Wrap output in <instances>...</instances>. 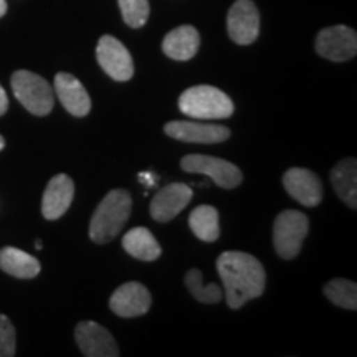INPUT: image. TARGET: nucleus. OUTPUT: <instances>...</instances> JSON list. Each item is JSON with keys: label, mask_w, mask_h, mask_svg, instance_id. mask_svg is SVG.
Segmentation results:
<instances>
[{"label": "nucleus", "mask_w": 357, "mask_h": 357, "mask_svg": "<svg viewBox=\"0 0 357 357\" xmlns=\"http://www.w3.org/2000/svg\"><path fill=\"white\" fill-rule=\"evenodd\" d=\"M225 300L231 310L261 296L265 291L266 273L258 258L243 252H225L217 258Z\"/></svg>", "instance_id": "nucleus-1"}, {"label": "nucleus", "mask_w": 357, "mask_h": 357, "mask_svg": "<svg viewBox=\"0 0 357 357\" xmlns=\"http://www.w3.org/2000/svg\"><path fill=\"white\" fill-rule=\"evenodd\" d=\"M131 207L132 200L129 192L123 189L108 192L89 222V238L98 245L109 243L126 225Z\"/></svg>", "instance_id": "nucleus-2"}, {"label": "nucleus", "mask_w": 357, "mask_h": 357, "mask_svg": "<svg viewBox=\"0 0 357 357\" xmlns=\"http://www.w3.org/2000/svg\"><path fill=\"white\" fill-rule=\"evenodd\" d=\"M178 108L194 119H227L234 114L235 106L222 89L199 84L178 96Z\"/></svg>", "instance_id": "nucleus-3"}, {"label": "nucleus", "mask_w": 357, "mask_h": 357, "mask_svg": "<svg viewBox=\"0 0 357 357\" xmlns=\"http://www.w3.org/2000/svg\"><path fill=\"white\" fill-rule=\"evenodd\" d=\"M12 91L20 105L35 116H47L55 105L53 88L32 71H15L12 75Z\"/></svg>", "instance_id": "nucleus-4"}, {"label": "nucleus", "mask_w": 357, "mask_h": 357, "mask_svg": "<svg viewBox=\"0 0 357 357\" xmlns=\"http://www.w3.org/2000/svg\"><path fill=\"white\" fill-rule=\"evenodd\" d=\"M307 231H310V220L305 213L298 211L281 212L273 225V245L276 253L284 260L298 257Z\"/></svg>", "instance_id": "nucleus-5"}, {"label": "nucleus", "mask_w": 357, "mask_h": 357, "mask_svg": "<svg viewBox=\"0 0 357 357\" xmlns=\"http://www.w3.org/2000/svg\"><path fill=\"white\" fill-rule=\"evenodd\" d=\"M182 171L190 174H204L211 177L213 182L222 189H235L236 185L242 184L243 176L242 171L229 162V160L220 158H212V155L190 154L182 158L181 160Z\"/></svg>", "instance_id": "nucleus-6"}, {"label": "nucleus", "mask_w": 357, "mask_h": 357, "mask_svg": "<svg viewBox=\"0 0 357 357\" xmlns=\"http://www.w3.org/2000/svg\"><path fill=\"white\" fill-rule=\"evenodd\" d=\"M96 58L105 73L116 82H128L132 78L134 63L131 53L118 38L111 35L101 37L96 47Z\"/></svg>", "instance_id": "nucleus-7"}, {"label": "nucleus", "mask_w": 357, "mask_h": 357, "mask_svg": "<svg viewBox=\"0 0 357 357\" xmlns=\"http://www.w3.org/2000/svg\"><path fill=\"white\" fill-rule=\"evenodd\" d=\"M316 52L331 61L351 60L357 53V35L346 25L328 26L318 33Z\"/></svg>", "instance_id": "nucleus-8"}, {"label": "nucleus", "mask_w": 357, "mask_h": 357, "mask_svg": "<svg viewBox=\"0 0 357 357\" xmlns=\"http://www.w3.org/2000/svg\"><path fill=\"white\" fill-rule=\"evenodd\" d=\"M229 37L238 45H250L260 33V13L252 0H236L227 17Z\"/></svg>", "instance_id": "nucleus-9"}, {"label": "nucleus", "mask_w": 357, "mask_h": 357, "mask_svg": "<svg viewBox=\"0 0 357 357\" xmlns=\"http://www.w3.org/2000/svg\"><path fill=\"white\" fill-rule=\"evenodd\" d=\"M153 305L149 289L137 281H129L119 287L109 298V307L121 318H137L146 314Z\"/></svg>", "instance_id": "nucleus-10"}, {"label": "nucleus", "mask_w": 357, "mask_h": 357, "mask_svg": "<svg viewBox=\"0 0 357 357\" xmlns=\"http://www.w3.org/2000/svg\"><path fill=\"white\" fill-rule=\"evenodd\" d=\"M75 339L86 357H118L119 349L113 334L93 321H83L75 329Z\"/></svg>", "instance_id": "nucleus-11"}, {"label": "nucleus", "mask_w": 357, "mask_h": 357, "mask_svg": "<svg viewBox=\"0 0 357 357\" xmlns=\"http://www.w3.org/2000/svg\"><path fill=\"white\" fill-rule=\"evenodd\" d=\"M164 132L174 139L195 144H217L230 137L229 128L195 121H171L164 126Z\"/></svg>", "instance_id": "nucleus-12"}, {"label": "nucleus", "mask_w": 357, "mask_h": 357, "mask_svg": "<svg viewBox=\"0 0 357 357\" xmlns=\"http://www.w3.org/2000/svg\"><path fill=\"white\" fill-rule=\"evenodd\" d=\"M283 185L291 197L305 207H316L323 200V184L314 172L293 167L284 172Z\"/></svg>", "instance_id": "nucleus-13"}, {"label": "nucleus", "mask_w": 357, "mask_h": 357, "mask_svg": "<svg viewBox=\"0 0 357 357\" xmlns=\"http://www.w3.org/2000/svg\"><path fill=\"white\" fill-rule=\"evenodd\" d=\"M192 195L194 192L189 185L181 184V182L169 184L154 195L149 207L151 215L158 222H171L189 205Z\"/></svg>", "instance_id": "nucleus-14"}, {"label": "nucleus", "mask_w": 357, "mask_h": 357, "mask_svg": "<svg viewBox=\"0 0 357 357\" xmlns=\"http://www.w3.org/2000/svg\"><path fill=\"white\" fill-rule=\"evenodd\" d=\"M75 197V184L66 174H58L48 182L42 199V213L47 220H56L68 211Z\"/></svg>", "instance_id": "nucleus-15"}, {"label": "nucleus", "mask_w": 357, "mask_h": 357, "mask_svg": "<svg viewBox=\"0 0 357 357\" xmlns=\"http://www.w3.org/2000/svg\"><path fill=\"white\" fill-rule=\"evenodd\" d=\"M55 91L63 108L70 114L83 118L91 111V100L82 82L70 73H58L55 77Z\"/></svg>", "instance_id": "nucleus-16"}, {"label": "nucleus", "mask_w": 357, "mask_h": 357, "mask_svg": "<svg viewBox=\"0 0 357 357\" xmlns=\"http://www.w3.org/2000/svg\"><path fill=\"white\" fill-rule=\"evenodd\" d=\"M200 47V35L192 25H182L171 30L162 42V52L177 61H187L195 56Z\"/></svg>", "instance_id": "nucleus-17"}, {"label": "nucleus", "mask_w": 357, "mask_h": 357, "mask_svg": "<svg viewBox=\"0 0 357 357\" xmlns=\"http://www.w3.org/2000/svg\"><path fill=\"white\" fill-rule=\"evenodd\" d=\"M331 184L342 202L352 211L357 208V162L354 158H347L337 162L331 171Z\"/></svg>", "instance_id": "nucleus-18"}, {"label": "nucleus", "mask_w": 357, "mask_h": 357, "mask_svg": "<svg viewBox=\"0 0 357 357\" xmlns=\"http://www.w3.org/2000/svg\"><path fill=\"white\" fill-rule=\"evenodd\" d=\"M123 248L132 258L142 261H154L160 257V245L146 227H136L123 236Z\"/></svg>", "instance_id": "nucleus-19"}, {"label": "nucleus", "mask_w": 357, "mask_h": 357, "mask_svg": "<svg viewBox=\"0 0 357 357\" xmlns=\"http://www.w3.org/2000/svg\"><path fill=\"white\" fill-rule=\"evenodd\" d=\"M0 268L6 273L20 280L35 278L40 273V263L37 258L15 247L0 250Z\"/></svg>", "instance_id": "nucleus-20"}, {"label": "nucleus", "mask_w": 357, "mask_h": 357, "mask_svg": "<svg viewBox=\"0 0 357 357\" xmlns=\"http://www.w3.org/2000/svg\"><path fill=\"white\" fill-rule=\"evenodd\" d=\"M189 225L195 236L202 242H215L220 236L218 212L212 205H199L197 208H194L189 217Z\"/></svg>", "instance_id": "nucleus-21"}, {"label": "nucleus", "mask_w": 357, "mask_h": 357, "mask_svg": "<svg viewBox=\"0 0 357 357\" xmlns=\"http://www.w3.org/2000/svg\"><path fill=\"white\" fill-rule=\"evenodd\" d=\"M185 287L195 300L205 303V305H215L223 298V289L220 288V284H204L202 273H200L197 268H192L189 273H187Z\"/></svg>", "instance_id": "nucleus-22"}, {"label": "nucleus", "mask_w": 357, "mask_h": 357, "mask_svg": "<svg viewBox=\"0 0 357 357\" xmlns=\"http://www.w3.org/2000/svg\"><path fill=\"white\" fill-rule=\"evenodd\" d=\"M324 294L333 305L354 311L357 307V287L354 281L336 278L324 287Z\"/></svg>", "instance_id": "nucleus-23"}, {"label": "nucleus", "mask_w": 357, "mask_h": 357, "mask_svg": "<svg viewBox=\"0 0 357 357\" xmlns=\"http://www.w3.org/2000/svg\"><path fill=\"white\" fill-rule=\"evenodd\" d=\"M123 19L131 29H141L149 19V0H118Z\"/></svg>", "instance_id": "nucleus-24"}, {"label": "nucleus", "mask_w": 357, "mask_h": 357, "mask_svg": "<svg viewBox=\"0 0 357 357\" xmlns=\"http://www.w3.org/2000/svg\"><path fill=\"white\" fill-rule=\"evenodd\" d=\"M15 328L7 316L0 314V357L15 356Z\"/></svg>", "instance_id": "nucleus-25"}, {"label": "nucleus", "mask_w": 357, "mask_h": 357, "mask_svg": "<svg viewBox=\"0 0 357 357\" xmlns=\"http://www.w3.org/2000/svg\"><path fill=\"white\" fill-rule=\"evenodd\" d=\"M8 108V100H7V93L6 89L0 86V116L6 113Z\"/></svg>", "instance_id": "nucleus-26"}, {"label": "nucleus", "mask_w": 357, "mask_h": 357, "mask_svg": "<svg viewBox=\"0 0 357 357\" xmlns=\"http://www.w3.org/2000/svg\"><path fill=\"white\" fill-rule=\"evenodd\" d=\"M6 12H7V2L6 0H0V17L6 15Z\"/></svg>", "instance_id": "nucleus-27"}, {"label": "nucleus", "mask_w": 357, "mask_h": 357, "mask_svg": "<svg viewBox=\"0 0 357 357\" xmlns=\"http://www.w3.org/2000/svg\"><path fill=\"white\" fill-rule=\"evenodd\" d=\"M3 147H6V139H3V137L0 136V151H2Z\"/></svg>", "instance_id": "nucleus-28"}, {"label": "nucleus", "mask_w": 357, "mask_h": 357, "mask_svg": "<svg viewBox=\"0 0 357 357\" xmlns=\"http://www.w3.org/2000/svg\"><path fill=\"white\" fill-rule=\"evenodd\" d=\"M35 248L42 250V240H37V243H35Z\"/></svg>", "instance_id": "nucleus-29"}]
</instances>
